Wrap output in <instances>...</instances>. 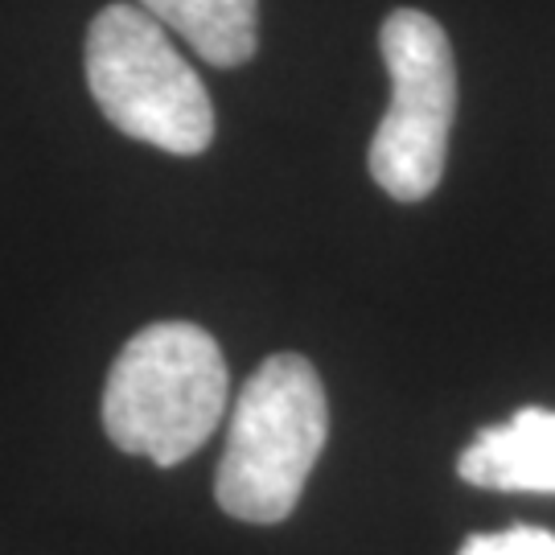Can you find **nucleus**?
I'll return each mask as SVG.
<instances>
[{
    "label": "nucleus",
    "instance_id": "7",
    "mask_svg": "<svg viewBox=\"0 0 555 555\" xmlns=\"http://www.w3.org/2000/svg\"><path fill=\"white\" fill-rule=\"evenodd\" d=\"M456 555H555V535L539 527H511L498 535H469Z\"/></svg>",
    "mask_w": 555,
    "mask_h": 555
},
{
    "label": "nucleus",
    "instance_id": "3",
    "mask_svg": "<svg viewBox=\"0 0 555 555\" xmlns=\"http://www.w3.org/2000/svg\"><path fill=\"white\" fill-rule=\"evenodd\" d=\"M87 87L112 128L198 157L215 140V103L194 66L181 59L165 25L140 4H107L87 29Z\"/></svg>",
    "mask_w": 555,
    "mask_h": 555
},
{
    "label": "nucleus",
    "instance_id": "1",
    "mask_svg": "<svg viewBox=\"0 0 555 555\" xmlns=\"http://www.w3.org/2000/svg\"><path fill=\"white\" fill-rule=\"evenodd\" d=\"M227 358L194 321L144 325L112 362L103 428L119 453L169 469L194 456L227 412Z\"/></svg>",
    "mask_w": 555,
    "mask_h": 555
},
{
    "label": "nucleus",
    "instance_id": "2",
    "mask_svg": "<svg viewBox=\"0 0 555 555\" xmlns=\"http://www.w3.org/2000/svg\"><path fill=\"white\" fill-rule=\"evenodd\" d=\"M330 437V399L313 362L272 354L238 391L215 477L219 506L238 522L272 527L297 511Z\"/></svg>",
    "mask_w": 555,
    "mask_h": 555
},
{
    "label": "nucleus",
    "instance_id": "4",
    "mask_svg": "<svg viewBox=\"0 0 555 555\" xmlns=\"http://www.w3.org/2000/svg\"><path fill=\"white\" fill-rule=\"evenodd\" d=\"M383 62L391 107L371 140V178L396 202H424L444 178L456 116V62L449 34L420 9H396L383 21Z\"/></svg>",
    "mask_w": 555,
    "mask_h": 555
},
{
    "label": "nucleus",
    "instance_id": "6",
    "mask_svg": "<svg viewBox=\"0 0 555 555\" xmlns=\"http://www.w3.org/2000/svg\"><path fill=\"white\" fill-rule=\"evenodd\" d=\"M140 9L165 29L181 34L194 54L219 70H235L256 59L259 4L256 0H140Z\"/></svg>",
    "mask_w": 555,
    "mask_h": 555
},
{
    "label": "nucleus",
    "instance_id": "5",
    "mask_svg": "<svg viewBox=\"0 0 555 555\" xmlns=\"http://www.w3.org/2000/svg\"><path fill=\"white\" fill-rule=\"evenodd\" d=\"M456 474L477 490L555 494V412L522 408L506 424L481 428L456 456Z\"/></svg>",
    "mask_w": 555,
    "mask_h": 555
}]
</instances>
